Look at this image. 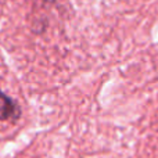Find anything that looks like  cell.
Returning <instances> with one entry per match:
<instances>
[{"instance_id": "6da1fadb", "label": "cell", "mask_w": 158, "mask_h": 158, "mask_svg": "<svg viewBox=\"0 0 158 158\" xmlns=\"http://www.w3.org/2000/svg\"><path fill=\"white\" fill-rule=\"evenodd\" d=\"M18 104L0 90V121H15L19 118Z\"/></svg>"}]
</instances>
